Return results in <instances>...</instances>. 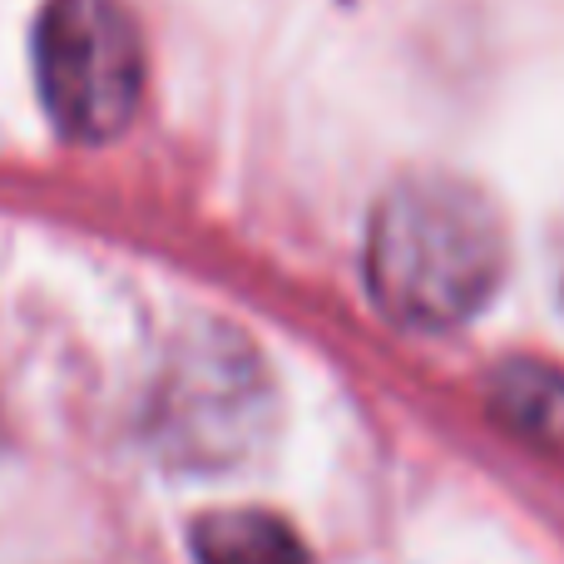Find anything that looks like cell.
Returning <instances> with one entry per match:
<instances>
[{
  "mask_svg": "<svg viewBox=\"0 0 564 564\" xmlns=\"http://www.w3.org/2000/svg\"><path fill=\"white\" fill-rule=\"evenodd\" d=\"M510 263L496 204L451 174L401 178L367 228V288L391 322L451 332L470 322Z\"/></svg>",
  "mask_w": 564,
  "mask_h": 564,
  "instance_id": "cell-1",
  "label": "cell"
},
{
  "mask_svg": "<svg viewBox=\"0 0 564 564\" xmlns=\"http://www.w3.org/2000/svg\"><path fill=\"white\" fill-rule=\"evenodd\" d=\"M35 89L69 144H109L144 99V35L124 0H45L35 20Z\"/></svg>",
  "mask_w": 564,
  "mask_h": 564,
  "instance_id": "cell-2",
  "label": "cell"
},
{
  "mask_svg": "<svg viewBox=\"0 0 564 564\" xmlns=\"http://www.w3.org/2000/svg\"><path fill=\"white\" fill-rule=\"evenodd\" d=\"M188 545L198 564H307V545L273 510H214Z\"/></svg>",
  "mask_w": 564,
  "mask_h": 564,
  "instance_id": "cell-3",
  "label": "cell"
},
{
  "mask_svg": "<svg viewBox=\"0 0 564 564\" xmlns=\"http://www.w3.org/2000/svg\"><path fill=\"white\" fill-rule=\"evenodd\" d=\"M496 416L520 436L564 451V381L550 367H506L496 377Z\"/></svg>",
  "mask_w": 564,
  "mask_h": 564,
  "instance_id": "cell-4",
  "label": "cell"
},
{
  "mask_svg": "<svg viewBox=\"0 0 564 564\" xmlns=\"http://www.w3.org/2000/svg\"><path fill=\"white\" fill-rule=\"evenodd\" d=\"M560 288H564V258H560Z\"/></svg>",
  "mask_w": 564,
  "mask_h": 564,
  "instance_id": "cell-5",
  "label": "cell"
}]
</instances>
